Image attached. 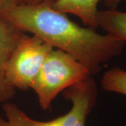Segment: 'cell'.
Masks as SVG:
<instances>
[{"instance_id":"cell-7","label":"cell","mask_w":126,"mask_h":126,"mask_svg":"<svg viewBox=\"0 0 126 126\" xmlns=\"http://www.w3.org/2000/svg\"><path fill=\"white\" fill-rule=\"evenodd\" d=\"M98 27L111 36L126 42V11L117 9L98 11L97 15Z\"/></svg>"},{"instance_id":"cell-11","label":"cell","mask_w":126,"mask_h":126,"mask_svg":"<svg viewBox=\"0 0 126 126\" xmlns=\"http://www.w3.org/2000/svg\"><path fill=\"white\" fill-rule=\"evenodd\" d=\"M43 0H25V4H40Z\"/></svg>"},{"instance_id":"cell-6","label":"cell","mask_w":126,"mask_h":126,"mask_svg":"<svg viewBox=\"0 0 126 126\" xmlns=\"http://www.w3.org/2000/svg\"><path fill=\"white\" fill-rule=\"evenodd\" d=\"M102 0H43L51 9L63 14L74 15L81 20L86 27H98L97 6Z\"/></svg>"},{"instance_id":"cell-4","label":"cell","mask_w":126,"mask_h":126,"mask_svg":"<svg viewBox=\"0 0 126 126\" xmlns=\"http://www.w3.org/2000/svg\"><path fill=\"white\" fill-rule=\"evenodd\" d=\"M52 46L35 35L25 33L10 56L6 69V79L15 89L32 88Z\"/></svg>"},{"instance_id":"cell-10","label":"cell","mask_w":126,"mask_h":126,"mask_svg":"<svg viewBox=\"0 0 126 126\" xmlns=\"http://www.w3.org/2000/svg\"><path fill=\"white\" fill-rule=\"evenodd\" d=\"M123 1V0H103V3L107 9H117L118 6Z\"/></svg>"},{"instance_id":"cell-3","label":"cell","mask_w":126,"mask_h":126,"mask_svg":"<svg viewBox=\"0 0 126 126\" xmlns=\"http://www.w3.org/2000/svg\"><path fill=\"white\" fill-rule=\"evenodd\" d=\"M90 76L82 63L63 50L53 48L46 57L32 89L36 93L41 109L48 110L61 92Z\"/></svg>"},{"instance_id":"cell-9","label":"cell","mask_w":126,"mask_h":126,"mask_svg":"<svg viewBox=\"0 0 126 126\" xmlns=\"http://www.w3.org/2000/svg\"><path fill=\"white\" fill-rule=\"evenodd\" d=\"M25 0H0V10L24 4Z\"/></svg>"},{"instance_id":"cell-5","label":"cell","mask_w":126,"mask_h":126,"mask_svg":"<svg viewBox=\"0 0 126 126\" xmlns=\"http://www.w3.org/2000/svg\"><path fill=\"white\" fill-rule=\"evenodd\" d=\"M25 33L0 17V104L1 105L9 102L15 96L16 89L8 83L6 69L11 55Z\"/></svg>"},{"instance_id":"cell-1","label":"cell","mask_w":126,"mask_h":126,"mask_svg":"<svg viewBox=\"0 0 126 126\" xmlns=\"http://www.w3.org/2000/svg\"><path fill=\"white\" fill-rule=\"evenodd\" d=\"M0 17L72 55L86 66L91 76L100 72L104 63L121 55L126 44L94 28L81 26L43 2L0 10Z\"/></svg>"},{"instance_id":"cell-2","label":"cell","mask_w":126,"mask_h":126,"mask_svg":"<svg viewBox=\"0 0 126 126\" xmlns=\"http://www.w3.org/2000/svg\"><path fill=\"white\" fill-rule=\"evenodd\" d=\"M63 94L72 103L70 110L47 121L29 116L16 104L9 102L3 104L4 114H0V126H86L87 118L97 99V86L93 76L64 90Z\"/></svg>"},{"instance_id":"cell-8","label":"cell","mask_w":126,"mask_h":126,"mask_svg":"<svg viewBox=\"0 0 126 126\" xmlns=\"http://www.w3.org/2000/svg\"><path fill=\"white\" fill-rule=\"evenodd\" d=\"M101 85L105 91L126 96V70L120 67L109 69L102 76Z\"/></svg>"}]
</instances>
